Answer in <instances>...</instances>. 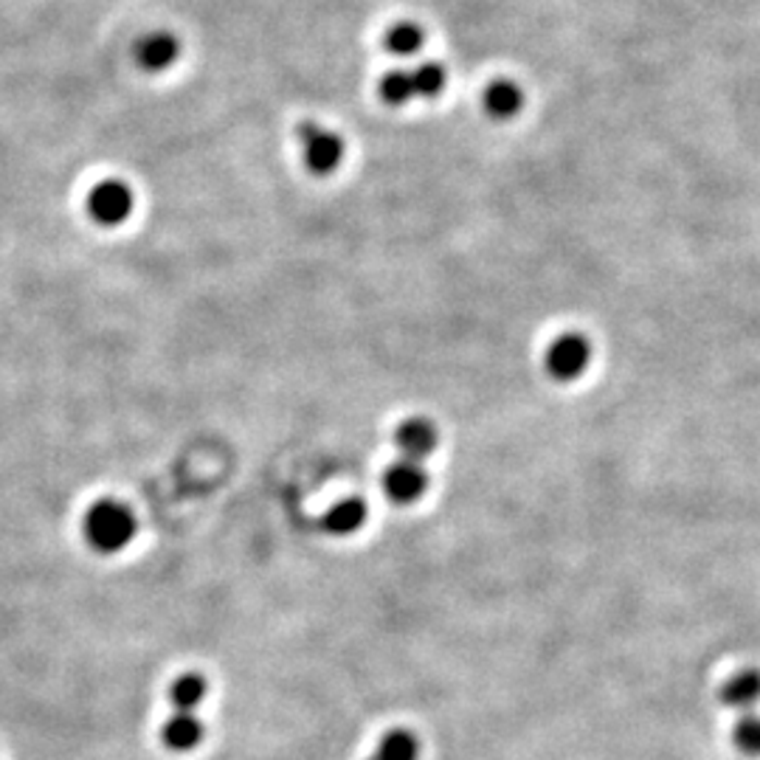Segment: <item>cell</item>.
Wrapping results in <instances>:
<instances>
[{"label":"cell","mask_w":760,"mask_h":760,"mask_svg":"<svg viewBox=\"0 0 760 760\" xmlns=\"http://www.w3.org/2000/svg\"><path fill=\"white\" fill-rule=\"evenodd\" d=\"M136 516L130 513L127 504L113 502V499H99L88 507L82 518V536L99 555H115L130 541L136 538Z\"/></svg>","instance_id":"cell-1"},{"label":"cell","mask_w":760,"mask_h":760,"mask_svg":"<svg viewBox=\"0 0 760 760\" xmlns=\"http://www.w3.org/2000/svg\"><path fill=\"white\" fill-rule=\"evenodd\" d=\"M296 136H299L302 156H305L307 170H310L312 175L327 177L339 170L346 152L344 138H341L339 133L321 127V124L316 122H302L299 130H296Z\"/></svg>","instance_id":"cell-2"},{"label":"cell","mask_w":760,"mask_h":760,"mask_svg":"<svg viewBox=\"0 0 760 760\" xmlns=\"http://www.w3.org/2000/svg\"><path fill=\"white\" fill-rule=\"evenodd\" d=\"M547 372L550 378L561 380V383H572V380L584 378V372L591 364V341L580 333H564L557 335L547 350Z\"/></svg>","instance_id":"cell-3"},{"label":"cell","mask_w":760,"mask_h":760,"mask_svg":"<svg viewBox=\"0 0 760 760\" xmlns=\"http://www.w3.org/2000/svg\"><path fill=\"white\" fill-rule=\"evenodd\" d=\"M133 189H130L124 181H115V177H108V181H99L94 189L88 192V218L99 225H122L124 220L130 218L133 211Z\"/></svg>","instance_id":"cell-4"},{"label":"cell","mask_w":760,"mask_h":760,"mask_svg":"<svg viewBox=\"0 0 760 760\" xmlns=\"http://www.w3.org/2000/svg\"><path fill=\"white\" fill-rule=\"evenodd\" d=\"M394 445L401 451V459L420 462L434 454L437 445H440V434H437V426L426 417H412V420L401 422L397 431H394Z\"/></svg>","instance_id":"cell-5"},{"label":"cell","mask_w":760,"mask_h":760,"mask_svg":"<svg viewBox=\"0 0 760 760\" xmlns=\"http://www.w3.org/2000/svg\"><path fill=\"white\" fill-rule=\"evenodd\" d=\"M383 490L394 504L417 502L428 490V474L420 462L397 459L392 468L383 474Z\"/></svg>","instance_id":"cell-6"},{"label":"cell","mask_w":760,"mask_h":760,"mask_svg":"<svg viewBox=\"0 0 760 760\" xmlns=\"http://www.w3.org/2000/svg\"><path fill=\"white\" fill-rule=\"evenodd\" d=\"M719 696L726 707H733L738 713H752V707L760 701V671H755V667L738 671L721 685Z\"/></svg>","instance_id":"cell-7"},{"label":"cell","mask_w":760,"mask_h":760,"mask_svg":"<svg viewBox=\"0 0 760 760\" xmlns=\"http://www.w3.org/2000/svg\"><path fill=\"white\" fill-rule=\"evenodd\" d=\"M206 735V726L200 724L195 713H175L161 730L163 747L172 752H189L195 749Z\"/></svg>","instance_id":"cell-8"},{"label":"cell","mask_w":760,"mask_h":760,"mask_svg":"<svg viewBox=\"0 0 760 760\" xmlns=\"http://www.w3.org/2000/svg\"><path fill=\"white\" fill-rule=\"evenodd\" d=\"M522 108H524V90L518 88L516 82H510V79L490 82L488 90H485V110H488L493 119L507 122V119L522 113Z\"/></svg>","instance_id":"cell-9"},{"label":"cell","mask_w":760,"mask_h":760,"mask_svg":"<svg viewBox=\"0 0 760 760\" xmlns=\"http://www.w3.org/2000/svg\"><path fill=\"white\" fill-rule=\"evenodd\" d=\"M367 502H360V499H344V502L333 504V507L327 510V516L321 518V524H324V530L330 532V536H353V532H358L364 524H367Z\"/></svg>","instance_id":"cell-10"},{"label":"cell","mask_w":760,"mask_h":760,"mask_svg":"<svg viewBox=\"0 0 760 760\" xmlns=\"http://www.w3.org/2000/svg\"><path fill=\"white\" fill-rule=\"evenodd\" d=\"M136 60H138V65L147 71L170 69L172 62L177 60V40L172 35H167V32L147 35L136 46Z\"/></svg>","instance_id":"cell-11"},{"label":"cell","mask_w":760,"mask_h":760,"mask_svg":"<svg viewBox=\"0 0 760 760\" xmlns=\"http://www.w3.org/2000/svg\"><path fill=\"white\" fill-rule=\"evenodd\" d=\"M206 692H209V682L200 673H184L172 682L170 701L175 713H195V707L206 699Z\"/></svg>","instance_id":"cell-12"},{"label":"cell","mask_w":760,"mask_h":760,"mask_svg":"<svg viewBox=\"0 0 760 760\" xmlns=\"http://www.w3.org/2000/svg\"><path fill=\"white\" fill-rule=\"evenodd\" d=\"M422 46H426V32L412 21L394 23L383 35V48L394 57H415Z\"/></svg>","instance_id":"cell-13"},{"label":"cell","mask_w":760,"mask_h":760,"mask_svg":"<svg viewBox=\"0 0 760 760\" xmlns=\"http://www.w3.org/2000/svg\"><path fill=\"white\" fill-rule=\"evenodd\" d=\"M420 758V740L412 730H392L380 738L378 749L369 760H417Z\"/></svg>","instance_id":"cell-14"},{"label":"cell","mask_w":760,"mask_h":760,"mask_svg":"<svg viewBox=\"0 0 760 760\" xmlns=\"http://www.w3.org/2000/svg\"><path fill=\"white\" fill-rule=\"evenodd\" d=\"M378 94L389 108H403V105L415 102L417 99L415 82H412L408 71H389V74L380 79Z\"/></svg>","instance_id":"cell-15"},{"label":"cell","mask_w":760,"mask_h":760,"mask_svg":"<svg viewBox=\"0 0 760 760\" xmlns=\"http://www.w3.org/2000/svg\"><path fill=\"white\" fill-rule=\"evenodd\" d=\"M408 74H412V82H415L417 99H434L445 88V69L437 65V62H422V65L412 69Z\"/></svg>","instance_id":"cell-16"},{"label":"cell","mask_w":760,"mask_h":760,"mask_svg":"<svg viewBox=\"0 0 760 760\" xmlns=\"http://www.w3.org/2000/svg\"><path fill=\"white\" fill-rule=\"evenodd\" d=\"M733 740L740 752L758 758L760 755V715H755V713L744 715V719L735 724Z\"/></svg>","instance_id":"cell-17"}]
</instances>
